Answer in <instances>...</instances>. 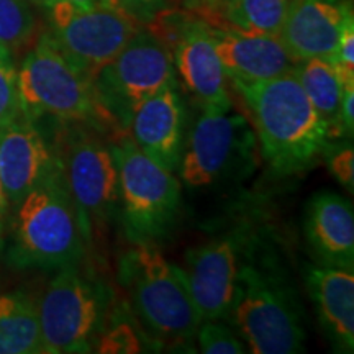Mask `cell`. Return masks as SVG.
I'll list each match as a JSON object with an SVG mask.
<instances>
[{"label":"cell","instance_id":"obj_26","mask_svg":"<svg viewBox=\"0 0 354 354\" xmlns=\"http://www.w3.org/2000/svg\"><path fill=\"white\" fill-rule=\"evenodd\" d=\"M94 351L104 354H131L143 351V349H141V342L136 331L128 323L117 322L113 326H105L97 339Z\"/></svg>","mask_w":354,"mask_h":354},{"label":"cell","instance_id":"obj_10","mask_svg":"<svg viewBox=\"0 0 354 354\" xmlns=\"http://www.w3.org/2000/svg\"><path fill=\"white\" fill-rule=\"evenodd\" d=\"M48 12L51 41L92 81L143 26L122 8H82L69 0H56Z\"/></svg>","mask_w":354,"mask_h":354},{"label":"cell","instance_id":"obj_32","mask_svg":"<svg viewBox=\"0 0 354 354\" xmlns=\"http://www.w3.org/2000/svg\"><path fill=\"white\" fill-rule=\"evenodd\" d=\"M82 8H120L118 0H69Z\"/></svg>","mask_w":354,"mask_h":354},{"label":"cell","instance_id":"obj_11","mask_svg":"<svg viewBox=\"0 0 354 354\" xmlns=\"http://www.w3.org/2000/svg\"><path fill=\"white\" fill-rule=\"evenodd\" d=\"M254 133L245 115L232 107H202L185 138L179 162L187 187H210L243 169L254 149Z\"/></svg>","mask_w":354,"mask_h":354},{"label":"cell","instance_id":"obj_19","mask_svg":"<svg viewBox=\"0 0 354 354\" xmlns=\"http://www.w3.org/2000/svg\"><path fill=\"white\" fill-rule=\"evenodd\" d=\"M318 322L338 353L354 349V272L353 269L308 264L304 271Z\"/></svg>","mask_w":354,"mask_h":354},{"label":"cell","instance_id":"obj_9","mask_svg":"<svg viewBox=\"0 0 354 354\" xmlns=\"http://www.w3.org/2000/svg\"><path fill=\"white\" fill-rule=\"evenodd\" d=\"M176 82L172 53L151 32L141 28L95 77V91L122 130H128L140 104Z\"/></svg>","mask_w":354,"mask_h":354},{"label":"cell","instance_id":"obj_33","mask_svg":"<svg viewBox=\"0 0 354 354\" xmlns=\"http://www.w3.org/2000/svg\"><path fill=\"white\" fill-rule=\"evenodd\" d=\"M8 210H10V203L7 201L6 190H3V185H2V179H0V240H2L3 230H6V225H7Z\"/></svg>","mask_w":354,"mask_h":354},{"label":"cell","instance_id":"obj_7","mask_svg":"<svg viewBox=\"0 0 354 354\" xmlns=\"http://www.w3.org/2000/svg\"><path fill=\"white\" fill-rule=\"evenodd\" d=\"M113 292L79 266L57 269L38 300L39 328L46 354L92 353L109 325Z\"/></svg>","mask_w":354,"mask_h":354},{"label":"cell","instance_id":"obj_6","mask_svg":"<svg viewBox=\"0 0 354 354\" xmlns=\"http://www.w3.org/2000/svg\"><path fill=\"white\" fill-rule=\"evenodd\" d=\"M55 154L77 210L86 245H97L118 207V172L102 133L82 123H66Z\"/></svg>","mask_w":354,"mask_h":354},{"label":"cell","instance_id":"obj_23","mask_svg":"<svg viewBox=\"0 0 354 354\" xmlns=\"http://www.w3.org/2000/svg\"><path fill=\"white\" fill-rule=\"evenodd\" d=\"M37 33V17L28 0H0V48L10 53L24 50Z\"/></svg>","mask_w":354,"mask_h":354},{"label":"cell","instance_id":"obj_21","mask_svg":"<svg viewBox=\"0 0 354 354\" xmlns=\"http://www.w3.org/2000/svg\"><path fill=\"white\" fill-rule=\"evenodd\" d=\"M290 0H220L205 21L212 26L279 37Z\"/></svg>","mask_w":354,"mask_h":354},{"label":"cell","instance_id":"obj_34","mask_svg":"<svg viewBox=\"0 0 354 354\" xmlns=\"http://www.w3.org/2000/svg\"><path fill=\"white\" fill-rule=\"evenodd\" d=\"M30 3H35V6H38V7H43V8H50L53 3L56 2V0H28Z\"/></svg>","mask_w":354,"mask_h":354},{"label":"cell","instance_id":"obj_24","mask_svg":"<svg viewBox=\"0 0 354 354\" xmlns=\"http://www.w3.org/2000/svg\"><path fill=\"white\" fill-rule=\"evenodd\" d=\"M198 351L203 354H243L248 348L240 335L221 320H202L197 333Z\"/></svg>","mask_w":354,"mask_h":354},{"label":"cell","instance_id":"obj_2","mask_svg":"<svg viewBox=\"0 0 354 354\" xmlns=\"http://www.w3.org/2000/svg\"><path fill=\"white\" fill-rule=\"evenodd\" d=\"M228 320L253 354H294L304 349V312L297 292L282 269L256 258V243L238 272Z\"/></svg>","mask_w":354,"mask_h":354},{"label":"cell","instance_id":"obj_4","mask_svg":"<svg viewBox=\"0 0 354 354\" xmlns=\"http://www.w3.org/2000/svg\"><path fill=\"white\" fill-rule=\"evenodd\" d=\"M118 281L141 326L161 346H187L202 317L183 268L169 263L151 243H135L122 256Z\"/></svg>","mask_w":354,"mask_h":354},{"label":"cell","instance_id":"obj_25","mask_svg":"<svg viewBox=\"0 0 354 354\" xmlns=\"http://www.w3.org/2000/svg\"><path fill=\"white\" fill-rule=\"evenodd\" d=\"M21 115L24 109L19 92V74L13 64V56L0 48V130Z\"/></svg>","mask_w":354,"mask_h":354},{"label":"cell","instance_id":"obj_16","mask_svg":"<svg viewBox=\"0 0 354 354\" xmlns=\"http://www.w3.org/2000/svg\"><path fill=\"white\" fill-rule=\"evenodd\" d=\"M171 53L180 82L202 107H232L230 79L216 55L210 25L197 13L183 37L171 48Z\"/></svg>","mask_w":354,"mask_h":354},{"label":"cell","instance_id":"obj_28","mask_svg":"<svg viewBox=\"0 0 354 354\" xmlns=\"http://www.w3.org/2000/svg\"><path fill=\"white\" fill-rule=\"evenodd\" d=\"M171 0H118V6L131 19L141 25H148L159 12L169 7Z\"/></svg>","mask_w":354,"mask_h":354},{"label":"cell","instance_id":"obj_22","mask_svg":"<svg viewBox=\"0 0 354 354\" xmlns=\"http://www.w3.org/2000/svg\"><path fill=\"white\" fill-rule=\"evenodd\" d=\"M292 73L304 92L330 128L331 140L338 135V115L343 95V82L333 63L323 57H310L295 64Z\"/></svg>","mask_w":354,"mask_h":354},{"label":"cell","instance_id":"obj_13","mask_svg":"<svg viewBox=\"0 0 354 354\" xmlns=\"http://www.w3.org/2000/svg\"><path fill=\"white\" fill-rule=\"evenodd\" d=\"M185 120L184 100L174 82L135 109L127 131L146 156L176 172L185 143Z\"/></svg>","mask_w":354,"mask_h":354},{"label":"cell","instance_id":"obj_30","mask_svg":"<svg viewBox=\"0 0 354 354\" xmlns=\"http://www.w3.org/2000/svg\"><path fill=\"white\" fill-rule=\"evenodd\" d=\"M354 130V82H343V95L338 115V135L351 136Z\"/></svg>","mask_w":354,"mask_h":354},{"label":"cell","instance_id":"obj_27","mask_svg":"<svg viewBox=\"0 0 354 354\" xmlns=\"http://www.w3.org/2000/svg\"><path fill=\"white\" fill-rule=\"evenodd\" d=\"M328 167L331 174L349 192L354 190V151L351 145L336 148L328 156Z\"/></svg>","mask_w":354,"mask_h":354},{"label":"cell","instance_id":"obj_18","mask_svg":"<svg viewBox=\"0 0 354 354\" xmlns=\"http://www.w3.org/2000/svg\"><path fill=\"white\" fill-rule=\"evenodd\" d=\"M212 37L230 81H259L292 73L295 61L279 37L246 33L240 30L212 26Z\"/></svg>","mask_w":354,"mask_h":354},{"label":"cell","instance_id":"obj_20","mask_svg":"<svg viewBox=\"0 0 354 354\" xmlns=\"http://www.w3.org/2000/svg\"><path fill=\"white\" fill-rule=\"evenodd\" d=\"M38 300L25 290L0 295V354H41Z\"/></svg>","mask_w":354,"mask_h":354},{"label":"cell","instance_id":"obj_12","mask_svg":"<svg viewBox=\"0 0 354 354\" xmlns=\"http://www.w3.org/2000/svg\"><path fill=\"white\" fill-rule=\"evenodd\" d=\"M253 238L233 230L185 254L183 269L202 320H228L234 286Z\"/></svg>","mask_w":354,"mask_h":354},{"label":"cell","instance_id":"obj_14","mask_svg":"<svg viewBox=\"0 0 354 354\" xmlns=\"http://www.w3.org/2000/svg\"><path fill=\"white\" fill-rule=\"evenodd\" d=\"M55 149L25 115L0 130V179L10 209L56 169Z\"/></svg>","mask_w":354,"mask_h":354},{"label":"cell","instance_id":"obj_5","mask_svg":"<svg viewBox=\"0 0 354 354\" xmlns=\"http://www.w3.org/2000/svg\"><path fill=\"white\" fill-rule=\"evenodd\" d=\"M17 74L21 109L30 120L53 117L63 123H82L109 136L122 130L102 105L94 81L66 59L48 33L38 38Z\"/></svg>","mask_w":354,"mask_h":354},{"label":"cell","instance_id":"obj_31","mask_svg":"<svg viewBox=\"0 0 354 354\" xmlns=\"http://www.w3.org/2000/svg\"><path fill=\"white\" fill-rule=\"evenodd\" d=\"M185 10L197 13L201 19L205 20L207 17L212 15L220 0H180Z\"/></svg>","mask_w":354,"mask_h":354},{"label":"cell","instance_id":"obj_1","mask_svg":"<svg viewBox=\"0 0 354 354\" xmlns=\"http://www.w3.org/2000/svg\"><path fill=\"white\" fill-rule=\"evenodd\" d=\"M250 115L266 165L279 176L307 171L328 153L330 128L294 73L259 81L232 79Z\"/></svg>","mask_w":354,"mask_h":354},{"label":"cell","instance_id":"obj_29","mask_svg":"<svg viewBox=\"0 0 354 354\" xmlns=\"http://www.w3.org/2000/svg\"><path fill=\"white\" fill-rule=\"evenodd\" d=\"M331 63L338 68L353 71L354 73V19H348L344 24L342 35H339L338 46L333 57H331Z\"/></svg>","mask_w":354,"mask_h":354},{"label":"cell","instance_id":"obj_15","mask_svg":"<svg viewBox=\"0 0 354 354\" xmlns=\"http://www.w3.org/2000/svg\"><path fill=\"white\" fill-rule=\"evenodd\" d=\"M351 17L349 0H290L279 39L295 63L310 57L330 61Z\"/></svg>","mask_w":354,"mask_h":354},{"label":"cell","instance_id":"obj_8","mask_svg":"<svg viewBox=\"0 0 354 354\" xmlns=\"http://www.w3.org/2000/svg\"><path fill=\"white\" fill-rule=\"evenodd\" d=\"M118 172V203L127 238L153 243L165 236L180 205V184L174 172L146 156L127 130L110 136Z\"/></svg>","mask_w":354,"mask_h":354},{"label":"cell","instance_id":"obj_17","mask_svg":"<svg viewBox=\"0 0 354 354\" xmlns=\"http://www.w3.org/2000/svg\"><path fill=\"white\" fill-rule=\"evenodd\" d=\"M304 232L318 264L353 269L354 214L351 202L335 192L315 194L305 212Z\"/></svg>","mask_w":354,"mask_h":354},{"label":"cell","instance_id":"obj_3","mask_svg":"<svg viewBox=\"0 0 354 354\" xmlns=\"http://www.w3.org/2000/svg\"><path fill=\"white\" fill-rule=\"evenodd\" d=\"M12 209L8 264L53 271L82 263L86 241L59 165Z\"/></svg>","mask_w":354,"mask_h":354}]
</instances>
